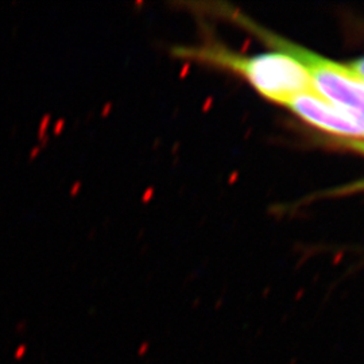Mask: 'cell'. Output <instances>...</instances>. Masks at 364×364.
<instances>
[{"label":"cell","instance_id":"obj_1","mask_svg":"<svg viewBox=\"0 0 364 364\" xmlns=\"http://www.w3.org/2000/svg\"><path fill=\"white\" fill-rule=\"evenodd\" d=\"M180 55L195 57L210 64L225 66L247 78L251 85L267 99L287 105L293 97L314 91L306 69L287 52L240 57L220 48L177 49ZM317 93V92H316Z\"/></svg>","mask_w":364,"mask_h":364},{"label":"cell","instance_id":"obj_2","mask_svg":"<svg viewBox=\"0 0 364 364\" xmlns=\"http://www.w3.org/2000/svg\"><path fill=\"white\" fill-rule=\"evenodd\" d=\"M275 46L293 55L306 69L317 95L364 123V82L338 65L285 41L273 38Z\"/></svg>","mask_w":364,"mask_h":364},{"label":"cell","instance_id":"obj_3","mask_svg":"<svg viewBox=\"0 0 364 364\" xmlns=\"http://www.w3.org/2000/svg\"><path fill=\"white\" fill-rule=\"evenodd\" d=\"M305 122L338 135L364 138V123L344 109L331 105L316 92L302 93L287 105Z\"/></svg>","mask_w":364,"mask_h":364},{"label":"cell","instance_id":"obj_4","mask_svg":"<svg viewBox=\"0 0 364 364\" xmlns=\"http://www.w3.org/2000/svg\"><path fill=\"white\" fill-rule=\"evenodd\" d=\"M347 68L350 69V72H351L355 77L364 82V57L363 58H359V60L353 61L352 64L347 65Z\"/></svg>","mask_w":364,"mask_h":364},{"label":"cell","instance_id":"obj_5","mask_svg":"<svg viewBox=\"0 0 364 364\" xmlns=\"http://www.w3.org/2000/svg\"><path fill=\"white\" fill-rule=\"evenodd\" d=\"M350 146H352L355 150H359V151L364 153V142H362V141H356L355 144H351Z\"/></svg>","mask_w":364,"mask_h":364}]
</instances>
